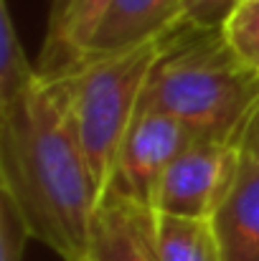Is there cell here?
I'll use <instances>...</instances> for the list:
<instances>
[{"instance_id": "cell-1", "label": "cell", "mask_w": 259, "mask_h": 261, "mask_svg": "<svg viewBox=\"0 0 259 261\" xmlns=\"http://www.w3.org/2000/svg\"><path fill=\"white\" fill-rule=\"evenodd\" d=\"M0 193L61 261L84 254L99 190L74 119L43 76L0 112Z\"/></svg>"}, {"instance_id": "cell-12", "label": "cell", "mask_w": 259, "mask_h": 261, "mask_svg": "<svg viewBox=\"0 0 259 261\" xmlns=\"http://www.w3.org/2000/svg\"><path fill=\"white\" fill-rule=\"evenodd\" d=\"M221 33L234 54L259 71V0H242L221 25Z\"/></svg>"}, {"instance_id": "cell-15", "label": "cell", "mask_w": 259, "mask_h": 261, "mask_svg": "<svg viewBox=\"0 0 259 261\" xmlns=\"http://www.w3.org/2000/svg\"><path fill=\"white\" fill-rule=\"evenodd\" d=\"M239 147H242L244 155L259 158V107L254 109V114H252V119H249V124L244 129V137H242Z\"/></svg>"}, {"instance_id": "cell-10", "label": "cell", "mask_w": 259, "mask_h": 261, "mask_svg": "<svg viewBox=\"0 0 259 261\" xmlns=\"http://www.w3.org/2000/svg\"><path fill=\"white\" fill-rule=\"evenodd\" d=\"M153 233L160 261H224L214 218H185L153 211Z\"/></svg>"}, {"instance_id": "cell-9", "label": "cell", "mask_w": 259, "mask_h": 261, "mask_svg": "<svg viewBox=\"0 0 259 261\" xmlns=\"http://www.w3.org/2000/svg\"><path fill=\"white\" fill-rule=\"evenodd\" d=\"M224 261H259V158L242 152L237 185L214 216Z\"/></svg>"}, {"instance_id": "cell-5", "label": "cell", "mask_w": 259, "mask_h": 261, "mask_svg": "<svg viewBox=\"0 0 259 261\" xmlns=\"http://www.w3.org/2000/svg\"><path fill=\"white\" fill-rule=\"evenodd\" d=\"M193 142H198V137L183 122L166 112L140 107L122 142L112 185L137 203L153 208L166 170Z\"/></svg>"}, {"instance_id": "cell-3", "label": "cell", "mask_w": 259, "mask_h": 261, "mask_svg": "<svg viewBox=\"0 0 259 261\" xmlns=\"http://www.w3.org/2000/svg\"><path fill=\"white\" fill-rule=\"evenodd\" d=\"M166 38L168 36L145 41L127 51L84 59L61 76L46 79L59 91L74 119L99 200L114 180L122 142L140 109L145 84Z\"/></svg>"}, {"instance_id": "cell-8", "label": "cell", "mask_w": 259, "mask_h": 261, "mask_svg": "<svg viewBox=\"0 0 259 261\" xmlns=\"http://www.w3.org/2000/svg\"><path fill=\"white\" fill-rule=\"evenodd\" d=\"M109 5L112 0H51L43 51L36 64L43 79L61 76L82 61Z\"/></svg>"}, {"instance_id": "cell-6", "label": "cell", "mask_w": 259, "mask_h": 261, "mask_svg": "<svg viewBox=\"0 0 259 261\" xmlns=\"http://www.w3.org/2000/svg\"><path fill=\"white\" fill-rule=\"evenodd\" d=\"M77 261H160L153 208L112 185L99 200L89 244Z\"/></svg>"}, {"instance_id": "cell-14", "label": "cell", "mask_w": 259, "mask_h": 261, "mask_svg": "<svg viewBox=\"0 0 259 261\" xmlns=\"http://www.w3.org/2000/svg\"><path fill=\"white\" fill-rule=\"evenodd\" d=\"M28 231L10 205V200L0 198V261H23Z\"/></svg>"}, {"instance_id": "cell-4", "label": "cell", "mask_w": 259, "mask_h": 261, "mask_svg": "<svg viewBox=\"0 0 259 261\" xmlns=\"http://www.w3.org/2000/svg\"><path fill=\"white\" fill-rule=\"evenodd\" d=\"M239 170V145L193 142L166 170L153 211L185 218H214L231 195Z\"/></svg>"}, {"instance_id": "cell-2", "label": "cell", "mask_w": 259, "mask_h": 261, "mask_svg": "<svg viewBox=\"0 0 259 261\" xmlns=\"http://www.w3.org/2000/svg\"><path fill=\"white\" fill-rule=\"evenodd\" d=\"M140 107L175 117L198 142L239 145L259 107V71L234 54L221 31L180 25L166 38Z\"/></svg>"}, {"instance_id": "cell-13", "label": "cell", "mask_w": 259, "mask_h": 261, "mask_svg": "<svg viewBox=\"0 0 259 261\" xmlns=\"http://www.w3.org/2000/svg\"><path fill=\"white\" fill-rule=\"evenodd\" d=\"M242 0H183L185 25L198 31H221Z\"/></svg>"}, {"instance_id": "cell-7", "label": "cell", "mask_w": 259, "mask_h": 261, "mask_svg": "<svg viewBox=\"0 0 259 261\" xmlns=\"http://www.w3.org/2000/svg\"><path fill=\"white\" fill-rule=\"evenodd\" d=\"M180 25H185L183 0H112L82 61L135 48L145 41L168 36Z\"/></svg>"}, {"instance_id": "cell-11", "label": "cell", "mask_w": 259, "mask_h": 261, "mask_svg": "<svg viewBox=\"0 0 259 261\" xmlns=\"http://www.w3.org/2000/svg\"><path fill=\"white\" fill-rule=\"evenodd\" d=\"M41 82V71L28 61L8 0H0V112L15 104Z\"/></svg>"}]
</instances>
